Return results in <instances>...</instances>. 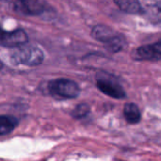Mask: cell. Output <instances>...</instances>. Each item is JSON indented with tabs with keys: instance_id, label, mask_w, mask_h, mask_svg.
<instances>
[{
	"instance_id": "1",
	"label": "cell",
	"mask_w": 161,
	"mask_h": 161,
	"mask_svg": "<svg viewBox=\"0 0 161 161\" xmlns=\"http://www.w3.org/2000/svg\"><path fill=\"white\" fill-rule=\"evenodd\" d=\"M91 35L93 39L103 42L111 53H118L127 44L125 36L105 25H96L92 27Z\"/></svg>"
},
{
	"instance_id": "2",
	"label": "cell",
	"mask_w": 161,
	"mask_h": 161,
	"mask_svg": "<svg viewBox=\"0 0 161 161\" xmlns=\"http://www.w3.org/2000/svg\"><path fill=\"white\" fill-rule=\"evenodd\" d=\"M44 54L39 47L35 45H26L13 48L10 53V61L15 64H23L26 66H38L42 63Z\"/></svg>"
},
{
	"instance_id": "3",
	"label": "cell",
	"mask_w": 161,
	"mask_h": 161,
	"mask_svg": "<svg viewBox=\"0 0 161 161\" xmlns=\"http://www.w3.org/2000/svg\"><path fill=\"white\" fill-rule=\"evenodd\" d=\"M49 93L56 99H75L80 93V88L76 82L68 78H57L50 80L47 85Z\"/></svg>"
},
{
	"instance_id": "4",
	"label": "cell",
	"mask_w": 161,
	"mask_h": 161,
	"mask_svg": "<svg viewBox=\"0 0 161 161\" xmlns=\"http://www.w3.org/2000/svg\"><path fill=\"white\" fill-rule=\"evenodd\" d=\"M96 86L100 92L114 99H125L126 92L118 78L107 72H99L96 75Z\"/></svg>"
},
{
	"instance_id": "5",
	"label": "cell",
	"mask_w": 161,
	"mask_h": 161,
	"mask_svg": "<svg viewBox=\"0 0 161 161\" xmlns=\"http://www.w3.org/2000/svg\"><path fill=\"white\" fill-rule=\"evenodd\" d=\"M13 9L25 16H40L47 10V4L43 0H15Z\"/></svg>"
},
{
	"instance_id": "6",
	"label": "cell",
	"mask_w": 161,
	"mask_h": 161,
	"mask_svg": "<svg viewBox=\"0 0 161 161\" xmlns=\"http://www.w3.org/2000/svg\"><path fill=\"white\" fill-rule=\"evenodd\" d=\"M132 58L137 61L161 60V40L157 42L140 46L132 52Z\"/></svg>"
},
{
	"instance_id": "7",
	"label": "cell",
	"mask_w": 161,
	"mask_h": 161,
	"mask_svg": "<svg viewBox=\"0 0 161 161\" xmlns=\"http://www.w3.org/2000/svg\"><path fill=\"white\" fill-rule=\"evenodd\" d=\"M28 42V36L24 29L18 28L12 31L3 30L1 33L0 44L6 48H16L26 44Z\"/></svg>"
},
{
	"instance_id": "8",
	"label": "cell",
	"mask_w": 161,
	"mask_h": 161,
	"mask_svg": "<svg viewBox=\"0 0 161 161\" xmlns=\"http://www.w3.org/2000/svg\"><path fill=\"white\" fill-rule=\"evenodd\" d=\"M142 14L152 24L161 23V0H145Z\"/></svg>"
},
{
	"instance_id": "9",
	"label": "cell",
	"mask_w": 161,
	"mask_h": 161,
	"mask_svg": "<svg viewBox=\"0 0 161 161\" xmlns=\"http://www.w3.org/2000/svg\"><path fill=\"white\" fill-rule=\"evenodd\" d=\"M118 8L128 14H142L143 7L140 0H113Z\"/></svg>"
},
{
	"instance_id": "10",
	"label": "cell",
	"mask_w": 161,
	"mask_h": 161,
	"mask_svg": "<svg viewBox=\"0 0 161 161\" xmlns=\"http://www.w3.org/2000/svg\"><path fill=\"white\" fill-rule=\"evenodd\" d=\"M124 116L126 122L130 125H136L142 120V113L139 107L131 102H128L125 105Z\"/></svg>"
},
{
	"instance_id": "11",
	"label": "cell",
	"mask_w": 161,
	"mask_h": 161,
	"mask_svg": "<svg viewBox=\"0 0 161 161\" xmlns=\"http://www.w3.org/2000/svg\"><path fill=\"white\" fill-rule=\"evenodd\" d=\"M19 120L14 116L2 115L0 117V135L6 136L11 133L14 128L18 125Z\"/></svg>"
},
{
	"instance_id": "12",
	"label": "cell",
	"mask_w": 161,
	"mask_h": 161,
	"mask_svg": "<svg viewBox=\"0 0 161 161\" xmlns=\"http://www.w3.org/2000/svg\"><path fill=\"white\" fill-rule=\"evenodd\" d=\"M91 112V108L86 103H81L77 105L71 112V116L75 120H82L87 117Z\"/></svg>"
}]
</instances>
